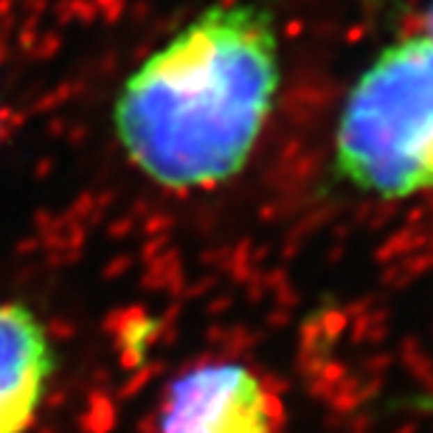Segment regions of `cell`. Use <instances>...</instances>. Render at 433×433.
<instances>
[{
	"label": "cell",
	"instance_id": "obj_1",
	"mask_svg": "<svg viewBox=\"0 0 433 433\" xmlns=\"http://www.w3.org/2000/svg\"><path fill=\"white\" fill-rule=\"evenodd\" d=\"M278 37L256 3H216L124 82L113 121L127 158L183 191L237 178L273 110Z\"/></svg>",
	"mask_w": 433,
	"mask_h": 433
},
{
	"label": "cell",
	"instance_id": "obj_2",
	"mask_svg": "<svg viewBox=\"0 0 433 433\" xmlns=\"http://www.w3.org/2000/svg\"><path fill=\"white\" fill-rule=\"evenodd\" d=\"M335 155L340 175L377 197L433 191V42L386 48L346 96Z\"/></svg>",
	"mask_w": 433,
	"mask_h": 433
},
{
	"label": "cell",
	"instance_id": "obj_3",
	"mask_svg": "<svg viewBox=\"0 0 433 433\" xmlns=\"http://www.w3.org/2000/svg\"><path fill=\"white\" fill-rule=\"evenodd\" d=\"M281 405L242 363H211L180 375L164 397L158 433H278Z\"/></svg>",
	"mask_w": 433,
	"mask_h": 433
},
{
	"label": "cell",
	"instance_id": "obj_4",
	"mask_svg": "<svg viewBox=\"0 0 433 433\" xmlns=\"http://www.w3.org/2000/svg\"><path fill=\"white\" fill-rule=\"evenodd\" d=\"M56 369L45 324L20 301H0V433H29Z\"/></svg>",
	"mask_w": 433,
	"mask_h": 433
},
{
	"label": "cell",
	"instance_id": "obj_5",
	"mask_svg": "<svg viewBox=\"0 0 433 433\" xmlns=\"http://www.w3.org/2000/svg\"><path fill=\"white\" fill-rule=\"evenodd\" d=\"M425 37L433 42V3H430V9H427V15H425Z\"/></svg>",
	"mask_w": 433,
	"mask_h": 433
}]
</instances>
